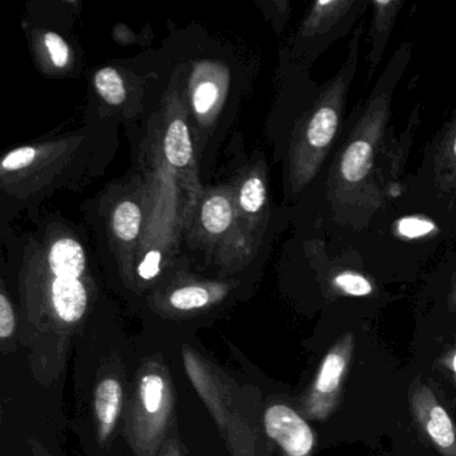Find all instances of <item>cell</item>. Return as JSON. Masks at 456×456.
I'll return each mask as SVG.
<instances>
[{"label":"cell","mask_w":456,"mask_h":456,"mask_svg":"<svg viewBox=\"0 0 456 456\" xmlns=\"http://www.w3.org/2000/svg\"><path fill=\"white\" fill-rule=\"evenodd\" d=\"M412 50L411 42L395 50L370 94L346 117L322 175L301 199L306 204L304 236L344 248L399 196L420 125V106L396 134L391 126L392 102Z\"/></svg>","instance_id":"1"},{"label":"cell","mask_w":456,"mask_h":456,"mask_svg":"<svg viewBox=\"0 0 456 456\" xmlns=\"http://www.w3.org/2000/svg\"><path fill=\"white\" fill-rule=\"evenodd\" d=\"M221 90L218 85L212 79H202L194 86L193 94H191V103H193L194 113L197 117L209 116L213 109L217 106L220 100Z\"/></svg>","instance_id":"20"},{"label":"cell","mask_w":456,"mask_h":456,"mask_svg":"<svg viewBox=\"0 0 456 456\" xmlns=\"http://www.w3.org/2000/svg\"><path fill=\"white\" fill-rule=\"evenodd\" d=\"M183 357L189 380L215 419L231 456L265 455L255 392L189 346Z\"/></svg>","instance_id":"5"},{"label":"cell","mask_w":456,"mask_h":456,"mask_svg":"<svg viewBox=\"0 0 456 456\" xmlns=\"http://www.w3.org/2000/svg\"><path fill=\"white\" fill-rule=\"evenodd\" d=\"M23 336L34 375L42 383L62 372L71 338L84 324L93 301L87 256L69 234L36 247L20 272Z\"/></svg>","instance_id":"2"},{"label":"cell","mask_w":456,"mask_h":456,"mask_svg":"<svg viewBox=\"0 0 456 456\" xmlns=\"http://www.w3.org/2000/svg\"><path fill=\"white\" fill-rule=\"evenodd\" d=\"M164 154L175 169H185L193 161V145L183 117L167 119L164 135Z\"/></svg>","instance_id":"17"},{"label":"cell","mask_w":456,"mask_h":456,"mask_svg":"<svg viewBox=\"0 0 456 456\" xmlns=\"http://www.w3.org/2000/svg\"><path fill=\"white\" fill-rule=\"evenodd\" d=\"M447 367L448 370H451V373H452L453 379H455L456 383V351L453 352V354H451L450 359H448Z\"/></svg>","instance_id":"26"},{"label":"cell","mask_w":456,"mask_h":456,"mask_svg":"<svg viewBox=\"0 0 456 456\" xmlns=\"http://www.w3.org/2000/svg\"><path fill=\"white\" fill-rule=\"evenodd\" d=\"M364 20L349 39L346 57L338 70L320 85L314 100L293 122L285 145V188L290 200L303 199L322 175L346 124L349 90L359 68Z\"/></svg>","instance_id":"3"},{"label":"cell","mask_w":456,"mask_h":456,"mask_svg":"<svg viewBox=\"0 0 456 456\" xmlns=\"http://www.w3.org/2000/svg\"><path fill=\"white\" fill-rule=\"evenodd\" d=\"M410 400L413 418L424 436L442 456H456L455 424L434 392L426 384H416Z\"/></svg>","instance_id":"13"},{"label":"cell","mask_w":456,"mask_h":456,"mask_svg":"<svg viewBox=\"0 0 456 456\" xmlns=\"http://www.w3.org/2000/svg\"><path fill=\"white\" fill-rule=\"evenodd\" d=\"M162 255L159 249L149 250L137 268L138 276L143 281H151L156 279L161 271Z\"/></svg>","instance_id":"24"},{"label":"cell","mask_w":456,"mask_h":456,"mask_svg":"<svg viewBox=\"0 0 456 456\" xmlns=\"http://www.w3.org/2000/svg\"><path fill=\"white\" fill-rule=\"evenodd\" d=\"M392 202L427 216L456 240V110L424 146L418 167Z\"/></svg>","instance_id":"6"},{"label":"cell","mask_w":456,"mask_h":456,"mask_svg":"<svg viewBox=\"0 0 456 456\" xmlns=\"http://www.w3.org/2000/svg\"><path fill=\"white\" fill-rule=\"evenodd\" d=\"M370 0H319L312 4L295 37L301 68L324 54L338 39L354 33L370 10Z\"/></svg>","instance_id":"8"},{"label":"cell","mask_w":456,"mask_h":456,"mask_svg":"<svg viewBox=\"0 0 456 456\" xmlns=\"http://www.w3.org/2000/svg\"><path fill=\"white\" fill-rule=\"evenodd\" d=\"M17 330V314L14 305L4 290L0 293V338L2 341L14 338Z\"/></svg>","instance_id":"23"},{"label":"cell","mask_w":456,"mask_h":456,"mask_svg":"<svg viewBox=\"0 0 456 456\" xmlns=\"http://www.w3.org/2000/svg\"><path fill=\"white\" fill-rule=\"evenodd\" d=\"M175 384L161 359L141 365L133 386L125 435L134 456H159L175 427Z\"/></svg>","instance_id":"7"},{"label":"cell","mask_w":456,"mask_h":456,"mask_svg":"<svg viewBox=\"0 0 456 456\" xmlns=\"http://www.w3.org/2000/svg\"><path fill=\"white\" fill-rule=\"evenodd\" d=\"M124 387L114 376L102 379L95 387L93 408L101 443L108 442L113 436L124 411Z\"/></svg>","instance_id":"15"},{"label":"cell","mask_w":456,"mask_h":456,"mask_svg":"<svg viewBox=\"0 0 456 456\" xmlns=\"http://www.w3.org/2000/svg\"><path fill=\"white\" fill-rule=\"evenodd\" d=\"M403 0H373L370 2V26L368 36H370V49L367 54L368 74L367 84L375 76L379 65L383 60L384 53L388 46L389 38L394 33L397 18L404 9Z\"/></svg>","instance_id":"14"},{"label":"cell","mask_w":456,"mask_h":456,"mask_svg":"<svg viewBox=\"0 0 456 456\" xmlns=\"http://www.w3.org/2000/svg\"><path fill=\"white\" fill-rule=\"evenodd\" d=\"M159 456H186L185 447L181 443L180 435H178L177 424L173 427L172 432L167 436L164 447L159 451Z\"/></svg>","instance_id":"25"},{"label":"cell","mask_w":456,"mask_h":456,"mask_svg":"<svg viewBox=\"0 0 456 456\" xmlns=\"http://www.w3.org/2000/svg\"><path fill=\"white\" fill-rule=\"evenodd\" d=\"M41 151V148H38V146H22V148L9 151L2 159V165H0L2 175L4 177V175H12V173L28 170V167L36 164Z\"/></svg>","instance_id":"21"},{"label":"cell","mask_w":456,"mask_h":456,"mask_svg":"<svg viewBox=\"0 0 456 456\" xmlns=\"http://www.w3.org/2000/svg\"><path fill=\"white\" fill-rule=\"evenodd\" d=\"M94 86L100 97L111 106H119L126 100L127 93L121 74L113 68H103L94 76Z\"/></svg>","instance_id":"19"},{"label":"cell","mask_w":456,"mask_h":456,"mask_svg":"<svg viewBox=\"0 0 456 456\" xmlns=\"http://www.w3.org/2000/svg\"><path fill=\"white\" fill-rule=\"evenodd\" d=\"M197 237L226 265L245 263L252 255L240 232L233 186H220L205 194L199 208Z\"/></svg>","instance_id":"9"},{"label":"cell","mask_w":456,"mask_h":456,"mask_svg":"<svg viewBox=\"0 0 456 456\" xmlns=\"http://www.w3.org/2000/svg\"><path fill=\"white\" fill-rule=\"evenodd\" d=\"M45 49H46L47 57L54 68L65 69L70 61V49L68 42L57 33H45L42 37Z\"/></svg>","instance_id":"22"},{"label":"cell","mask_w":456,"mask_h":456,"mask_svg":"<svg viewBox=\"0 0 456 456\" xmlns=\"http://www.w3.org/2000/svg\"><path fill=\"white\" fill-rule=\"evenodd\" d=\"M228 293V287L218 282H191L170 290L165 298L167 308L177 312H194L215 305Z\"/></svg>","instance_id":"16"},{"label":"cell","mask_w":456,"mask_h":456,"mask_svg":"<svg viewBox=\"0 0 456 456\" xmlns=\"http://www.w3.org/2000/svg\"><path fill=\"white\" fill-rule=\"evenodd\" d=\"M354 338L351 332L341 336L325 354L301 402L304 415L312 420L330 418L340 402L341 389L348 375L354 354Z\"/></svg>","instance_id":"11"},{"label":"cell","mask_w":456,"mask_h":456,"mask_svg":"<svg viewBox=\"0 0 456 456\" xmlns=\"http://www.w3.org/2000/svg\"><path fill=\"white\" fill-rule=\"evenodd\" d=\"M233 193L240 232L253 256L263 244L272 220L268 172L263 159L240 175Z\"/></svg>","instance_id":"10"},{"label":"cell","mask_w":456,"mask_h":456,"mask_svg":"<svg viewBox=\"0 0 456 456\" xmlns=\"http://www.w3.org/2000/svg\"><path fill=\"white\" fill-rule=\"evenodd\" d=\"M453 241L431 218L389 202L341 249L352 250L379 281L412 277L429 261L450 252Z\"/></svg>","instance_id":"4"},{"label":"cell","mask_w":456,"mask_h":456,"mask_svg":"<svg viewBox=\"0 0 456 456\" xmlns=\"http://www.w3.org/2000/svg\"><path fill=\"white\" fill-rule=\"evenodd\" d=\"M142 225V210L132 200H124L114 208L111 216V229L119 244L127 247L137 241Z\"/></svg>","instance_id":"18"},{"label":"cell","mask_w":456,"mask_h":456,"mask_svg":"<svg viewBox=\"0 0 456 456\" xmlns=\"http://www.w3.org/2000/svg\"><path fill=\"white\" fill-rule=\"evenodd\" d=\"M264 431L281 448L284 456H311L316 444L308 421L289 405L274 403L263 415Z\"/></svg>","instance_id":"12"},{"label":"cell","mask_w":456,"mask_h":456,"mask_svg":"<svg viewBox=\"0 0 456 456\" xmlns=\"http://www.w3.org/2000/svg\"><path fill=\"white\" fill-rule=\"evenodd\" d=\"M34 456H49V453H46V451L39 448L38 445H34Z\"/></svg>","instance_id":"27"}]
</instances>
